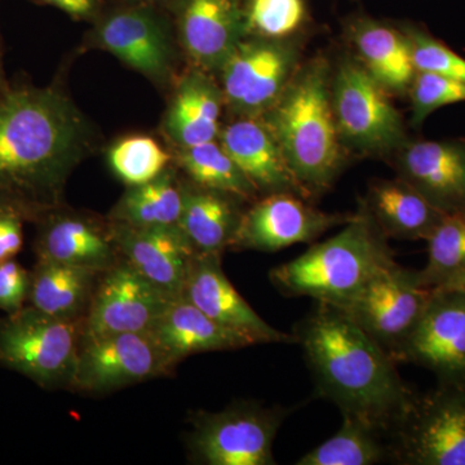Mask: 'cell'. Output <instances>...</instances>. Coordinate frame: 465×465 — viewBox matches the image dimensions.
Here are the masks:
<instances>
[{"label":"cell","instance_id":"cell-1","mask_svg":"<svg viewBox=\"0 0 465 465\" xmlns=\"http://www.w3.org/2000/svg\"><path fill=\"white\" fill-rule=\"evenodd\" d=\"M293 336L317 391L342 416L357 419L391 440L416 397L393 360L341 308L314 302Z\"/></svg>","mask_w":465,"mask_h":465},{"label":"cell","instance_id":"cell-2","mask_svg":"<svg viewBox=\"0 0 465 465\" xmlns=\"http://www.w3.org/2000/svg\"><path fill=\"white\" fill-rule=\"evenodd\" d=\"M81 146V118L56 91L0 92V191L42 215L56 206Z\"/></svg>","mask_w":465,"mask_h":465},{"label":"cell","instance_id":"cell-3","mask_svg":"<svg viewBox=\"0 0 465 465\" xmlns=\"http://www.w3.org/2000/svg\"><path fill=\"white\" fill-rule=\"evenodd\" d=\"M393 260L387 235L362 203L338 234L272 269L269 280L284 296L344 309Z\"/></svg>","mask_w":465,"mask_h":465},{"label":"cell","instance_id":"cell-4","mask_svg":"<svg viewBox=\"0 0 465 465\" xmlns=\"http://www.w3.org/2000/svg\"><path fill=\"white\" fill-rule=\"evenodd\" d=\"M271 109L269 128L305 200L326 192L344 161L326 64L305 67Z\"/></svg>","mask_w":465,"mask_h":465},{"label":"cell","instance_id":"cell-5","mask_svg":"<svg viewBox=\"0 0 465 465\" xmlns=\"http://www.w3.org/2000/svg\"><path fill=\"white\" fill-rule=\"evenodd\" d=\"M84 321L61 320L27 304L0 320V366L45 390L72 388Z\"/></svg>","mask_w":465,"mask_h":465},{"label":"cell","instance_id":"cell-6","mask_svg":"<svg viewBox=\"0 0 465 465\" xmlns=\"http://www.w3.org/2000/svg\"><path fill=\"white\" fill-rule=\"evenodd\" d=\"M290 410L235 401L220 411L192 418L189 451L198 464L273 465V443Z\"/></svg>","mask_w":465,"mask_h":465},{"label":"cell","instance_id":"cell-7","mask_svg":"<svg viewBox=\"0 0 465 465\" xmlns=\"http://www.w3.org/2000/svg\"><path fill=\"white\" fill-rule=\"evenodd\" d=\"M391 445L393 463L465 465V381L415 399Z\"/></svg>","mask_w":465,"mask_h":465},{"label":"cell","instance_id":"cell-8","mask_svg":"<svg viewBox=\"0 0 465 465\" xmlns=\"http://www.w3.org/2000/svg\"><path fill=\"white\" fill-rule=\"evenodd\" d=\"M432 291L425 286L419 272L403 268L393 260L341 311L397 363Z\"/></svg>","mask_w":465,"mask_h":465},{"label":"cell","instance_id":"cell-9","mask_svg":"<svg viewBox=\"0 0 465 465\" xmlns=\"http://www.w3.org/2000/svg\"><path fill=\"white\" fill-rule=\"evenodd\" d=\"M387 88L354 61L342 64L331 101L341 142L365 153L390 152L402 145L405 130Z\"/></svg>","mask_w":465,"mask_h":465},{"label":"cell","instance_id":"cell-10","mask_svg":"<svg viewBox=\"0 0 465 465\" xmlns=\"http://www.w3.org/2000/svg\"><path fill=\"white\" fill-rule=\"evenodd\" d=\"M149 332H121L82 339L72 388L108 393L173 372Z\"/></svg>","mask_w":465,"mask_h":465},{"label":"cell","instance_id":"cell-11","mask_svg":"<svg viewBox=\"0 0 465 465\" xmlns=\"http://www.w3.org/2000/svg\"><path fill=\"white\" fill-rule=\"evenodd\" d=\"M173 299L121 259L97 281L84 320V339L150 332Z\"/></svg>","mask_w":465,"mask_h":465},{"label":"cell","instance_id":"cell-12","mask_svg":"<svg viewBox=\"0 0 465 465\" xmlns=\"http://www.w3.org/2000/svg\"><path fill=\"white\" fill-rule=\"evenodd\" d=\"M351 217L323 213L293 193H272L243 213L229 250L275 252L311 243Z\"/></svg>","mask_w":465,"mask_h":465},{"label":"cell","instance_id":"cell-13","mask_svg":"<svg viewBox=\"0 0 465 465\" xmlns=\"http://www.w3.org/2000/svg\"><path fill=\"white\" fill-rule=\"evenodd\" d=\"M397 362L425 367L443 381H465L464 291H432Z\"/></svg>","mask_w":465,"mask_h":465},{"label":"cell","instance_id":"cell-14","mask_svg":"<svg viewBox=\"0 0 465 465\" xmlns=\"http://www.w3.org/2000/svg\"><path fill=\"white\" fill-rule=\"evenodd\" d=\"M182 298L215 322L249 338L253 344H296L293 333L266 323L242 298L222 265V253H195L186 275Z\"/></svg>","mask_w":465,"mask_h":465},{"label":"cell","instance_id":"cell-15","mask_svg":"<svg viewBox=\"0 0 465 465\" xmlns=\"http://www.w3.org/2000/svg\"><path fill=\"white\" fill-rule=\"evenodd\" d=\"M293 52L268 42L238 43L222 65L228 103L244 114L274 105L287 87Z\"/></svg>","mask_w":465,"mask_h":465},{"label":"cell","instance_id":"cell-16","mask_svg":"<svg viewBox=\"0 0 465 465\" xmlns=\"http://www.w3.org/2000/svg\"><path fill=\"white\" fill-rule=\"evenodd\" d=\"M110 231L122 259L171 298L182 295L197 252L179 225L131 226L112 222Z\"/></svg>","mask_w":465,"mask_h":465},{"label":"cell","instance_id":"cell-17","mask_svg":"<svg viewBox=\"0 0 465 465\" xmlns=\"http://www.w3.org/2000/svg\"><path fill=\"white\" fill-rule=\"evenodd\" d=\"M400 177L443 213L465 211V142L409 143L397 157Z\"/></svg>","mask_w":465,"mask_h":465},{"label":"cell","instance_id":"cell-18","mask_svg":"<svg viewBox=\"0 0 465 465\" xmlns=\"http://www.w3.org/2000/svg\"><path fill=\"white\" fill-rule=\"evenodd\" d=\"M34 242L36 260L84 266L105 272L121 260L110 226L103 228L85 217L69 213H47Z\"/></svg>","mask_w":465,"mask_h":465},{"label":"cell","instance_id":"cell-19","mask_svg":"<svg viewBox=\"0 0 465 465\" xmlns=\"http://www.w3.org/2000/svg\"><path fill=\"white\" fill-rule=\"evenodd\" d=\"M149 333L173 369L192 354L255 345L242 333L211 320L182 296L171 300Z\"/></svg>","mask_w":465,"mask_h":465},{"label":"cell","instance_id":"cell-20","mask_svg":"<svg viewBox=\"0 0 465 465\" xmlns=\"http://www.w3.org/2000/svg\"><path fill=\"white\" fill-rule=\"evenodd\" d=\"M220 145L259 193H293L304 198L268 124L241 119L226 125Z\"/></svg>","mask_w":465,"mask_h":465},{"label":"cell","instance_id":"cell-21","mask_svg":"<svg viewBox=\"0 0 465 465\" xmlns=\"http://www.w3.org/2000/svg\"><path fill=\"white\" fill-rule=\"evenodd\" d=\"M180 29L189 56L202 67H222L240 43L244 11L238 0H180Z\"/></svg>","mask_w":465,"mask_h":465},{"label":"cell","instance_id":"cell-22","mask_svg":"<svg viewBox=\"0 0 465 465\" xmlns=\"http://www.w3.org/2000/svg\"><path fill=\"white\" fill-rule=\"evenodd\" d=\"M100 45L143 74L163 76L170 67V45L161 18L149 8L122 9L101 23Z\"/></svg>","mask_w":465,"mask_h":465},{"label":"cell","instance_id":"cell-23","mask_svg":"<svg viewBox=\"0 0 465 465\" xmlns=\"http://www.w3.org/2000/svg\"><path fill=\"white\" fill-rule=\"evenodd\" d=\"M363 206L388 238L428 240L445 213L405 180H379Z\"/></svg>","mask_w":465,"mask_h":465},{"label":"cell","instance_id":"cell-24","mask_svg":"<svg viewBox=\"0 0 465 465\" xmlns=\"http://www.w3.org/2000/svg\"><path fill=\"white\" fill-rule=\"evenodd\" d=\"M103 272L36 260L27 304L61 320L84 321Z\"/></svg>","mask_w":465,"mask_h":465},{"label":"cell","instance_id":"cell-25","mask_svg":"<svg viewBox=\"0 0 465 465\" xmlns=\"http://www.w3.org/2000/svg\"><path fill=\"white\" fill-rule=\"evenodd\" d=\"M237 200L241 198L198 185L183 188L182 216L177 225L195 252L223 255L229 249L243 215Z\"/></svg>","mask_w":465,"mask_h":465},{"label":"cell","instance_id":"cell-26","mask_svg":"<svg viewBox=\"0 0 465 465\" xmlns=\"http://www.w3.org/2000/svg\"><path fill=\"white\" fill-rule=\"evenodd\" d=\"M222 112L215 85L193 74L180 85L167 116V131L183 149L213 142L219 134Z\"/></svg>","mask_w":465,"mask_h":465},{"label":"cell","instance_id":"cell-27","mask_svg":"<svg viewBox=\"0 0 465 465\" xmlns=\"http://www.w3.org/2000/svg\"><path fill=\"white\" fill-rule=\"evenodd\" d=\"M354 43L362 65L379 84L391 91L410 88L416 70L405 34L369 21L356 27Z\"/></svg>","mask_w":465,"mask_h":465},{"label":"cell","instance_id":"cell-28","mask_svg":"<svg viewBox=\"0 0 465 465\" xmlns=\"http://www.w3.org/2000/svg\"><path fill=\"white\" fill-rule=\"evenodd\" d=\"M393 461L391 440L357 419L342 416L331 439L311 450L296 465H375Z\"/></svg>","mask_w":465,"mask_h":465},{"label":"cell","instance_id":"cell-29","mask_svg":"<svg viewBox=\"0 0 465 465\" xmlns=\"http://www.w3.org/2000/svg\"><path fill=\"white\" fill-rule=\"evenodd\" d=\"M183 188L164 171L157 179L131 186L112 213V220L131 226L176 225L182 216Z\"/></svg>","mask_w":465,"mask_h":465},{"label":"cell","instance_id":"cell-30","mask_svg":"<svg viewBox=\"0 0 465 465\" xmlns=\"http://www.w3.org/2000/svg\"><path fill=\"white\" fill-rule=\"evenodd\" d=\"M180 162L195 185L202 188L228 193L242 201L255 198L259 193L215 140L185 148Z\"/></svg>","mask_w":465,"mask_h":465},{"label":"cell","instance_id":"cell-31","mask_svg":"<svg viewBox=\"0 0 465 465\" xmlns=\"http://www.w3.org/2000/svg\"><path fill=\"white\" fill-rule=\"evenodd\" d=\"M427 242L428 262L419 274L434 290L465 271V211L445 213Z\"/></svg>","mask_w":465,"mask_h":465},{"label":"cell","instance_id":"cell-32","mask_svg":"<svg viewBox=\"0 0 465 465\" xmlns=\"http://www.w3.org/2000/svg\"><path fill=\"white\" fill-rule=\"evenodd\" d=\"M170 154L152 137L134 136L116 143L109 154L116 176L130 186L143 185L166 171Z\"/></svg>","mask_w":465,"mask_h":465},{"label":"cell","instance_id":"cell-33","mask_svg":"<svg viewBox=\"0 0 465 465\" xmlns=\"http://www.w3.org/2000/svg\"><path fill=\"white\" fill-rule=\"evenodd\" d=\"M305 16L302 0H250L244 26L269 39H281L299 29Z\"/></svg>","mask_w":465,"mask_h":465},{"label":"cell","instance_id":"cell-34","mask_svg":"<svg viewBox=\"0 0 465 465\" xmlns=\"http://www.w3.org/2000/svg\"><path fill=\"white\" fill-rule=\"evenodd\" d=\"M412 124H423L433 112L465 101V82L432 73L416 72L411 84Z\"/></svg>","mask_w":465,"mask_h":465},{"label":"cell","instance_id":"cell-35","mask_svg":"<svg viewBox=\"0 0 465 465\" xmlns=\"http://www.w3.org/2000/svg\"><path fill=\"white\" fill-rule=\"evenodd\" d=\"M405 35L416 72L432 73L465 82V58L459 56L457 52L420 30L410 29Z\"/></svg>","mask_w":465,"mask_h":465},{"label":"cell","instance_id":"cell-36","mask_svg":"<svg viewBox=\"0 0 465 465\" xmlns=\"http://www.w3.org/2000/svg\"><path fill=\"white\" fill-rule=\"evenodd\" d=\"M30 272L15 259L0 262V311L14 314L26 307Z\"/></svg>","mask_w":465,"mask_h":465},{"label":"cell","instance_id":"cell-37","mask_svg":"<svg viewBox=\"0 0 465 465\" xmlns=\"http://www.w3.org/2000/svg\"><path fill=\"white\" fill-rule=\"evenodd\" d=\"M26 216L18 211H5L0 213V262L15 259L23 250V223Z\"/></svg>","mask_w":465,"mask_h":465},{"label":"cell","instance_id":"cell-38","mask_svg":"<svg viewBox=\"0 0 465 465\" xmlns=\"http://www.w3.org/2000/svg\"><path fill=\"white\" fill-rule=\"evenodd\" d=\"M47 5L63 9L72 16L84 17L94 11L96 0H41Z\"/></svg>","mask_w":465,"mask_h":465},{"label":"cell","instance_id":"cell-39","mask_svg":"<svg viewBox=\"0 0 465 465\" xmlns=\"http://www.w3.org/2000/svg\"><path fill=\"white\" fill-rule=\"evenodd\" d=\"M5 211H18V213H24L27 220H36L41 216V213H36L34 208L27 206L14 195L0 191V213H5Z\"/></svg>","mask_w":465,"mask_h":465},{"label":"cell","instance_id":"cell-40","mask_svg":"<svg viewBox=\"0 0 465 465\" xmlns=\"http://www.w3.org/2000/svg\"><path fill=\"white\" fill-rule=\"evenodd\" d=\"M437 289L458 290L464 291L465 292V271L460 272V273L454 275L452 278H450L448 282L443 283L442 286L437 287Z\"/></svg>","mask_w":465,"mask_h":465},{"label":"cell","instance_id":"cell-41","mask_svg":"<svg viewBox=\"0 0 465 465\" xmlns=\"http://www.w3.org/2000/svg\"><path fill=\"white\" fill-rule=\"evenodd\" d=\"M3 91H5V88H3L2 64H0V92Z\"/></svg>","mask_w":465,"mask_h":465}]
</instances>
